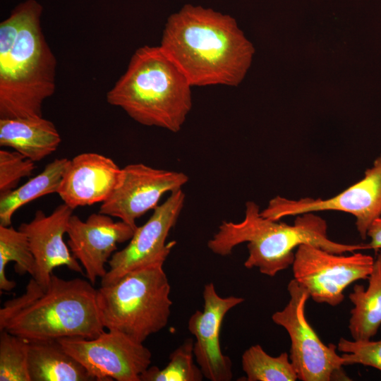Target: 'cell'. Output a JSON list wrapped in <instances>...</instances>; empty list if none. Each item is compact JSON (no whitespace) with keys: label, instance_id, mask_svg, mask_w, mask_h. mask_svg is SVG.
I'll return each mask as SVG.
<instances>
[{"label":"cell","instance_id":"cell-17","mask_svg":"<svg viewBox=\"0 0 381 381\" xmlns=\"http://www.w3.org/2000/svg\"><path fill=\"white\" fill-rule=\"evenodd\" d=\"M61 141L55 125L43 116L0 119V145L34 162L55 152Z\"/></svg>","mask_w":381,"mask_h":381},{"label":"cell","instance_id":"cell-16","mask_svg":"<svg viewBox=\"0 0 381 381\" xmlns=\"http://www.w3.org/2000/svg\"><path fill=\"white\" fill-rule=\"evenodd\" d=\"M122 173L109 157L81 153L68 160L57 194L73 210L102 203L119 186Z\"/></svg>","mask_w":381,"mask_h":381},{"label":"cell","instance_id":"cell-1","mask_svg":"<svg viewBox=\"0 0 381 381\" xmlns=\"http://www.w3.org/2000/svg\"><path fill=\"white\" fill-rule=\"evenodd\" d=\"M159 47L192 87L238 86L255 52L235 18L190 4L167 18Z\"/></svg>","mask_w":381,"mask_h":381},{"label":"cell","instance_id":"cell-6","mask_svg":"<svg viewBox=\"0 0 381 381\" xmlns=\"http://www.w3.org/2000/svg\"><path fill=\"white\" fill-rule=\"evenodd\" d=\"M170 291L163 265L142 267L113 284L101 285L97 302L104 327L143 343L168 324Z\"/></svg>","mask_w":381,"mask_h":381},{"label":"cell","instance_id":"cell-19","mask_svg":"<svg viewBox=\"0 0 381 381\" xmlns=\"http://www.w3.org/2000/svg\"><path fill=\"white\" fill-rule=\"evenodd\" d=\"M368 286L356 284L349 295L351 310L349 330L353 340L371 339L381 327V252L377 254Z\"/></svg>","mask_w":381,"mask_h":381},{"label":"cell","instance_id":"cell-2","mask_svg":"<svg viewBox=\"0 0 381 381\" xmlns=\"http://www.w3.org/2000/svg\"><path fill=\"white\" fill-rule=\"evenodd\" d=\"M37 0L18 4L0 23V119L42 116L56 89V59L41 26Z\"/></svg>","mask_w":381,"mask_h":381},{"label":"cell","instance_id":"cell-22","mask_svg":"<svg viewBox=\"0 0 381 381\" xmlns=\"http://www.w3.org/2000/svg\"><path fill=\"white\" fill-rule=\"evenodd\" d=\"M241 365L248 381L298 380L296 371L286 352L272 356L260 344L253 345L243 352Z\"/></svg>","mask_w":381,"mask_h":381},{"label":"cell","instance_id":"cell-20","mask_svg":"<svg viewBox=\"0 0 381 381\" xmlns=\"http://www.w3.org/2000/svg\"><path fill=\"white\" fill-rule=\"evenodd\" d=\"M68 160L67 158L54 159L23 185L1 195L0 225L11 226L13 215L23 205L44 195L57 193Z\"/></svg>","mask_w":381,"mask_h":381},{"label":"cell","instance_id":"cell-14","mask_svg":"<svg viewBox=\"0 0 381 381\" xmlns=\"http://www.w3.org/2000/svg\"><path fill=\"white\" fill-rule=\"evenodd\" d=\"M111 217L99 212L83 221L73 214L68 224V246L92 284L98 277L102 279L106 275L105 265L116 250L117 245L129 241L135 230Z\"/></svg>","mask_w":381,"mask_h":381},{"label":"cell","instance_id":"cell-7","mask_svg":"<svg viewBox=\"0 0 381 381\" xmlns=\"http://www.w3.org/2000/svg\"><path fill=\"white\" fill-rule=\"evenodd\" d=\"M289 301L272 315V321L282 327L291 340L290 360L302 381L350 380L343 367L344 359L334 344H325L308 322L306 304L308 291L296 280L287 286Z\"/></svg>","mask_w":381,"mask_h":381},{"label":"cell","instance_id":"cell-11","mask_svg":"<svg viewBox=\"0 0 381 381\" xmlns=\"http://www.w3.org/2000/svg\"><path fill=\"white\" fill-rule=\"evenodd\" d=\"M185 198L182 189L177 190L153 210L149 219L136 228L128 245L112 255L109 269L101 279L102 286L116 282L133 270L164 265L176 244L174 241L167 243V239L181 214Z\"/></svg>","mask_w":381,"mask_h":381},{"label":"cell","instance_id":"cell-10","mask_svg":"<svg viewBox=\"0 0 381 381\" xmlns=\"http://www.w3.org/2000/svg\"><path fill=\"white\" fill-rule=\"evenodd\" d=\"M57 340L84 366L94 381H140L141 375L152 361V353L143 343L116 331H104L94 339L64 337Z\"/></svg>","mask_w":381,"mask_h":381},{"label":"cell","instance_id":"cell-23","mask_svg":"<svg viewBox=\"0 0 381 381\" xmlns=\"http://www.w3.org/2000/svg\"><path fill=\"white\" fill-rule=\"evenodd\" d=\"M192 339H186L169 356L167 365L159 368L150 366L140 376V381H201L204 375L195 363Z\"/></svg>","mask_w":381,"mask_h":381},{"label":"cell","instance_id":"cell-28","mask_svg":"<svg viewBox=\"0 0 381 381\" xmlns=\"http://www.w3.org/2000/svg\"><path fill=\"white\" fill-rule=\"evenodd\" d=\"M380 332H381V327H380Z\"/></svg>","mask_w":381,"mask_h":381},{"label":"cell","instance_id":"cell-18","mask_svg":"<svg viewBox=\"0 0 381 381\" xmlns=\"http://www.w3.org/2000/svg\"><path fill=\"white\" fill-rule=\"evenodd\" d=\"M31 381H92L84 366L57 339L28 341Z\"/></svg>","mask_w":381,"mask_h":381},{"label":"cell","instance_id":"cell-26","mask_svg":"<svg viewBox=\"0 0 381 381\" xmlns=\"http://www.w3.org/2000/svg\"><path fill=\"white\" fill-rule=\"evenodd\" d=\"M35 162L16 151L0 150V195L16 188L20 181L31 176Z\"/></svg>","mask_w":381,"mask_h":381},{"label":"cell","instance_id":"cell-25","mask_svg":"<svg viewBox=\"0 0 381 381\" xmlns=\"http://www.w3.org/2000/svg\"><path fill=\"white\" fill-rule=\"evenodd\" d=\"M343 353L344 365L361 364L380 370L381 373V339L356 341L341 338L337 345Z\"/></svg>","mask_w":381,"mask_h":381},{"label":"cell","instance_id":"cell-21","mask_svg":"<svg viewBox=\"0 0 381 381\" xmlns=\"http://www.w3.org/2000/svg\"><path fill=\"white\" fill-rule=\"evenodd\" d=\"M15 262V270L20 275L34 276L35 260L31 251L27 236L11 226L0 225V290L10 291L16 282L6 277L7 264Z\"/></svg>","mask_w":381,"mask_h":381},{"label":"cell","instance_id":"cell-12","mask_svg":"<svg viewBox=\"0 0 381 381\" xmlns=\"http://www.w3.org/2000/svg\"><path fill=\"white\" fill-rule=\"evenodd\" d=\"M119 186L100 205L99 212L119 218L135 229L136 219L155 209L162 196L179 189L188 181L183 172L153 168L143 163L122 168Z\"/></svg>","mask_w":381,"mask_h":381},{"label":"cell","instance_id":"cell-9","mask_svg":"<svg viewBox=\"0 0 381 381\" xmlns=\"http://www.w3.org/2000/svg\"><path fill=\"white\" fill-rule=\"evenodd\" d=\"M322 211H340L353 215L359 236L366 239L370 227L381 217V154L361 180L334 196L292 200L278 195L270 200L260 214L279 221L285 217Z\"/></svg>","mask_w":381,"mask_h":381},{"label":"cell","instance_id":"cell-24","mask_svg":"<svg viewBox=\"0 0 381 381\" xmlns=\"http://www.w3.org/2000/svg\"><path fill=\"white\" fill-rule=\"evenodd\" d=\"M0 332V381H31L28 340L6 330Z\"/></svg>","mask_w":381,"mask_h":381},{"label":"cell","instance_id":"cell-8","mask_svg":"<svg viewBox=\"0 0 381 381\" xmlns=\"http://www.w3.org/2000/svg\"><path fill=\"white\" fill-rule=\"evenodd\" d=\"M374 262L373 256L358 251L338 254L302 244L295 252L291 266L294 279L308 291L314 301L336 306L344 301V291L348 286L368 279Z\"/></svg>","mask_w":381,"mask_h":381},{"label":"cell","instance_id":"cell-15","mask_svg":"<svg viewBox=\"0 0 381 381\" xmlns=\"http://www.w3.org/2000/svg\"><path fill=\"white\" fill-rule=\"evenodd\" d=\"M73 210L63 203L49 215L37 210L29 222L22 223L18 229L28 237L35 260L34 278L46 288L54 268L66 266L70 270L84 274L83 267L72 255L63 236Z\"/></svg>","mask_w":381,"mask_h":381},{"label":"cell","instance_id":"cell-3","mask_svg":"<svg viewBox=\"0 0 381 381\" xmlns=\"http://www.w3.org/2000/svg\"><path fill=\"white\" fill-rule=\"evenodd\" d=\"M104 329L97 289L80 278L66 280L52 274L46 288L32 278L23 294L6 301L0 309V331L28 341L94 339Z\"/></svg>","mask_w":381,"mask_h":381},{"label":"cell","instance_id":"cell-4","mask_svg":"<svg viewBox=\"0 0 381 381\" xmlns=\"http://www.w3.org/2000/svg\"><path fill=\"white\" fill-rule=\"evenodd\" d=\"M247 243V269L258 268L262 274L274 277L290 266L302 244H311L327 251L343 254L370 249L368 243L349 244L329 238L325 219L315 212L297 215L293 224L272 220L260 214L253 201L246 202L243 219L238 223L223 221L207 242L214 254L226 256L238 245Z\"/></svg>","mask_w":381,"mask_h":381},{"label":"cell","instance_id":"cell-27","mask_svg":"<svg viewBox=\"0 0 381 381\" xmlns=\"http://www.w3.org/2000/svg\"><path fill=\"white\" fill-rule=\"evenodd\" d=\"M370 242L368 243L370 249L375 252L381 249V217L377 219L370 227L368 231Z\"/></svg>","mask_w":381,"mask_h":381},{"label":"cell","instance_id":"cell-5","mask_svg":"<svg viewBox=\"0 0 381 381\" xmlns=\"http://www.w3.org/2000/svg\"><path fill=\"white\" fill-rule=\"evenodd\" d=\"M192 86L159 46L135 50L107 102L136 122L179 132L191 110Z\"/></svg>","mask_w":381,"mask_h":381},{"label":"cell","instance_id":"cell-13","mask_svg":"<svg viewBox=\"0 0 381 381\" xmlns=\"http://www.w3.org/2000/svg\"><path fill=\"white\" fill-rule=\"evenodd\" d=\"M203 310H197L188 322V331L195 337L193 353L196 363L210 381H230L232 362L220 346L219 335L226 314L244 301L237 296H220L212 282L205 285Z\"/></svg>","mask_w":381,"mask_h":381}]
</instances>
